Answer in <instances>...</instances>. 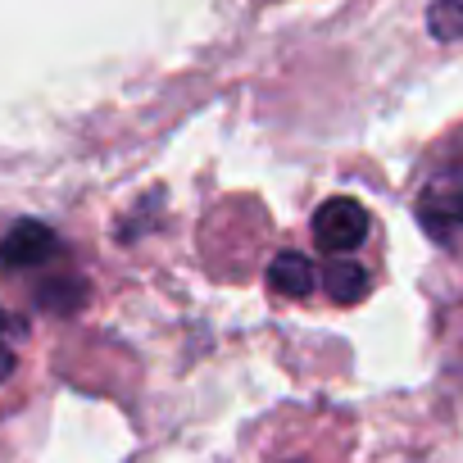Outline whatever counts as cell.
I'll list each match as a JSON object with an SVG mask.
<instances>
[{"mask_svg": "<svg viewBox=\"0 0 463 463\" xmlns=\"http://www.w3.org/2000/svg\"><path fill=\"white\" fill-rule=\"evenodd\" d=\"M314 237H318L323 250L350 255V250L364 246V237H368V209H364L359 200H345V195L327 200V204L318 209V218H314Z\"/></svg>", "mask_w": 463, "mask_h": 463, "instance_id": "1", "label": "cell"}, {"mask_svg": "<svg viewBox=\"0 0 463 463\" xmlns=\"http://www.w3.org/2000/svg\"><path fill=\"white\" fill-rule=\"evenodd\" d=\"M422 222L436 232V237H454V232H463V177L440 182L422 200Z\"/></svg>", "mask_w": 463, "mask_h": 463, "instance_id": "2", "label": "cell"}, {"mask_svg": "<svg viewBox=\"0 0 463 463\" xmlns=\"http://www.w3.org/2000/svg\"><path fill=\"white\" fill-rule=\"evenodd\" d=\"M55 250V237L46 227H33V222H24V227H14L5 241H0V260H5L10 269H19V264H37V260H46Z\"/></svg>", "mask_w": 463, "mask_h": 463, "instance_id": "3", "label": "cell"}, {"mask_svg": "<svg viewBox=\"0 0 463 463\" xmlns=\"http://www.w3.org/2000/svg\"><path fill=\"white\" fill-rule=\"evenodd\" d=\"M269 282H273V291H282V296H309V291H314V264H309L305 255L287 250V255L273 260Z\"/></svg>", "mask_w": 463, "mask_h": 463, "instance_id": "4", "label": "cell"}, {"mask_svg": "<svg viewBox=\"0 0 463 463\" xmlns=\"http://www.w3.org/2000/svg\"><path fill=\"white\" fill-rule=\"evenodd\" d=\"M323 282H327V291H332V300H341V305H354L364 291H368V273L354 264V260H336V264H327V273H323Z\"/></svg>", "mask_w": 463, "mask_h": 463, "instance_id": "5", "label": "cell"}, {"mask_svg": "<svg viewBox=\"0 0 463 463\" xmlns=\"http://www.w3.org/2000/svg\"><path fill=\"white\" fill-rule=\"evenodd\" d=\"M427 28H431V37H440V42L463 37V0H436L431 14H427Z\"/></svg>", "mask_w": 463, "mask_h": 463, "instance_id": "6", "label": "cell"}, {"mask_svg": "<svg viewBox=\"0 0 463 463\" xmlns=\"http://www.w3.org/2000/svg\"><path fill=\"white\" fill-rule=\"evenodd\" d=\"M273 463H305V458H273Z\"/></svg>", "mask_w": 463, "mask_h": 463, "instance_id": "7", "label": "cell"}]
</instances>
